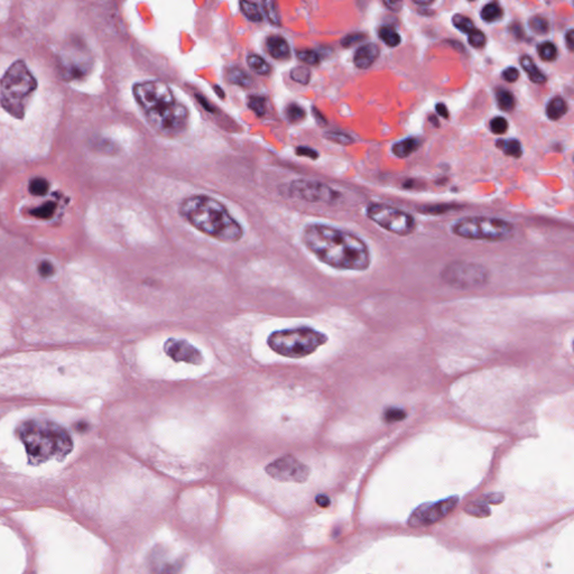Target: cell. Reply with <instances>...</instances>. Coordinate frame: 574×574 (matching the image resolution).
I'll list each match as a JSON object with an SVG mask.
<instances>
[{"instance_id": "obj_10", "label": "cell", "mask_w": 574, "mask_h": 574, "mask_svg": "<svg viewBox=\"0 0 574 574\" xmlns=\"http://www.w3.org/2000/svg\"><path fill=\"white\" fill-rule=\"evenodd\" d=\"M288 191L292 197L312 204H331L339 197L338 192L326 184L310 179H296L290 182Z\"/></svg>"}, {"instance_id": "obj_1", "label": "cell", "mask_w": 574, "mask_h": 574, "mask_svg": "<svg viewBox=\"0 0 574 574\" xmlns=\"http://www.w3.org/2000/svg\"><path fill=\"white\" fill-rule=\"evenodd\" d=\"M302 241L317 259L333 268L362 272L370 265V251L366 242L338 228L308 224L303 229Z\"/></svg>"}, {"instance_id": "obj_7", "label": "cell", "mask_w": 574, "mask_h": 574, "mask_svg": "<svg viewBox=\"0 0 574 574\" xmlns=\"http://www.w3.org/2000/svg\"><path fill=\"white\" fill-rule=\"evenodd\" d=\"M452 231L466 239L500 241L513 236L514 226L502 219L469 217L455 221Z\"/></svg>"}, {"instance_id": "obj_48", "label": "cell", "mask_w": 574, "mask_h": 574, "mask_svg": "<svg viewBox=\"0 0 574 574\" xmlns=\"http://www.w3.org/2000/svg\"><path fill=\"white\" fill-rule=\"evenodd\" d=\"M437 114H439V116L443 117V118H446V119H448V112L446 106L443 105V103H439V105H437Z\"/></svg>"}, {"instance_id": "obj_50", "label": "cell", "mask_w": 574, "mask_h": 574, "mask_svg": "<svg viewBox=\"0 0 574 574\" xmlns=\"http://www.w3.org/2000/svg\"><path fill=\"white\" fill-rule=\"evenodd\" d=\"M197 101L200 102L201 105L204 106V109L209 111H213L212 106L210 105L209 102L206 101V98L197 95Z\"/></svg>"}, {"instance_id": "obj_40", "label": "cell", "mask_w": 574, "mask_h": 574, "mask_svg": "<svg viewBox=\"0 0 574 574\" xmlns=\"http://www.w3.org/2000/svg\"><path fill=\"white\" fill-rule=\"evenodd\" d=\"M469 44L473 48H482L486 44V35L482 33V30H473L471 33H469Z\"/></svg>"}, {"instance_id": "obj_39", "label": "cell", "mask_w": 574, "mask_h": 574, "mask_svg": "<svg viewBox=\"0 0 574 574\" xmlns=\"http://www.w3.org/2000/svg\"><path fill=\"white\" fill-rule=\"evenodd\" d=\"M508 129V121L502 117H496L491 121V130L493 134H505Z\"/></svg>"}, {"instance_id": "obj_16", "label": "cell", "mask_w": 574, "mask_h": 574, "mask_svg": "<svg viewBox=\"0 0 574 574\" xmlns=\"http://www.w3.org/2000/svg\"><path fill=\"white\" fill-rule=\"evenodd\" d=\"M419 146H421V141L419 138H406L399 143L395 144L393 146V152L395 156H397L398 159H406L412 155L413 152L419 150Z\"/></svg>"}, {"instance_id": "obj_5", "label": "cell", "mask_w": 574, "mask_h": 574, "mask_svg": "<svg viewBox=\"0 0 574 574\" xmlns=\"http://www.w3.org/2000/svg\"><path fill=\"white\" fill-rule=\"evenodd\" d=\"M36 89L37 81L33 73L24 61H16L0 80V103L10 116L23 119Z\"/></svg>"}, {"instance_id": "obj_27", "label": "cell", "mask_w": 574, "mask_h": 574, "mask_svg": "<svg viewBox=\"0 0 574 574\" xmlns=\"http://www.w3.org/2000/svg\"><path fill=\"white\" fill-rule=\"evenodd\" d=\"M48 188H50V183L43 177H35L30 181V186H28L30 193L36 197H43L46 195Z\"/></svg>"}, {"instance_id": "obj_45", "label": "cell", "mask_w": 574, "mask_h": 574, "mask_svg": "<svg viewBox=\"0 0 574 574\" xmlns=\"http://www.w3.org/2000/svg\"><path fill=\"white\" fill-rule=\"evenodd\" d=\"M296 152H297V155L306 156V157H310L312 159H317V156H319L317 150H312L310 147H299L296 150Z\"/></svg>"}, {"instance_id": "obj_19", "label": "cell", "mask_w": 574, "mask_h": 574, "mask_svg": "<svg viewBox=\"0 0 574 574\" xmlns=\"http://www.w3.org/2000/svg\"><path fill=\"white\" fill-rule=\"evenodd\" d=\"M247 63L250 70L257 73L259 75H267L270 73V66L266 61L264 60L263 57L256 54H249L247 57Z\"/></svg>"}, {"instance_id": "obj_46", "label": "cell", "mask_w": 574, "mask_h": 574, "mask_svg": "<svg viewBox=\"0 0 574 574\" xmlns=\"http://www.w3.org/2000/svg\"><path fill=\"white\" fill-rule=\"evenodd\" d=\"M482 500L486 504H500L504 500V495H502V493H489L487 496H484Z\"/></svg>"}, {"instance_id": "obj_25", "label": "cell", "mask_w": 574, "mask_h": 574, "mask_svg": "<svg viewBox=\"0 0 574 574\" xmlns=\"http://www.w3.org/2000/svg\"><path fill=\"white\" fill-rule=\"evenodd\" d=\"M379 37L386 45L395 48L401 44L402 39L399 34L390 27H382L379 30Z\"/></svg>"}, {"instance_id": "obj_18", "label": "cell", "mask_w": 574, "mask_h": 574, "mask_svg": "<svg viewBox=\"0 0 574 574\" xmlns=\"http://www.w3.org/2000/svg\"><path fill=\"white\" fill-rule=\"evenodd\" d=\"M566 102L561 97L552 99L546 108V115L551 120H559L566 114Z\"/></svg>"}, {"instance_id": "obj_9", "label": "cell", "mask_w": 574, "mask_h": 574, "mask_svg": "<svg viewBox=\"0 0 574 574\" xmlns=\"http://www.w3.org/2000/svg\"><path fill=\"white\" fill-rule=\"evenodd\" d=\"M442 278L448 285L457 288H473L487 283L489 272L480 264L455 261L443 269Z\"/></svg>"}, {"instance_id": "obj_20", "label": "cell", "mask_w": 574, "mask_h": 574, "mask_svg": "<svg viewBox=\"0 0 574 574\" xmlns=\"http://www.w3.org/2000/svg\"><path fill=\"white\" fill-rule=\"evenodd\" d=\"M482 19L487 23L499 21L502 16V9L498 3H489L484 6L480 12Z\"/></svg>"}, {"instance_id": "obj_22", "label": "cell", "mask_w": 574, "mask_h": 574, "mask_svg": "<svg viewBox=\"0 0 574 574\" xmlns=\"http://www.w3.org/2000/svg\"><path fill=\"white\" fill-rule=\"evenodd\" d=\"M239 6L242 14L248 18L249 21H263V14L260 12V8L258 7L257 3H249V1H240Z\"/></svg>"}, {"instance_id": "obj_21", "label": "cell", "mask_w": 574, "mask_h": 574, "mask_svg": "<svg viewBox=\"0 0 574 574\" xmlns=\"http://www.w3.org/2000/svg\"><path fill=\"white\" fill-rule=\"evenodd\" d=\"M228 79L231 83L237 84L240 87H249L251 84V78L244 70L240 68H232L228 71Z\"/></svg>"}, {"instance_id": "obj_28", "label": "cell", "mask_w": 574, "mask_h": 574, "mask_svg": "<svg viewBox=\"0 0 574 574\" xmlns=\"http://www.w3.org/2000/svg\"><path fill=\"white\" fill-rule=\"evenodd\" d=\"M261 6H263L264 12H265L267 19L272 24H281V16H279L277 3H273V1H265V3H261Z\"/></svg>"}, {"instance_id": "obj_4", "label": "cell", "mask_w": 574, "mask_h": 574, "mask_svg": "<svg viewBox=\"0 0 574 574\" xmlns=\"http://www.w3.org/2000/svg\"><path fill=\"white\" fill-rule=\"evenodd\" d=\"M17 435L24 444L32 464L63 460L73 448V441L68 430L46 419L23 422L18 426Z\"/></svg>"}, {"instance_id": "obj_47", "label": "cell", "mask_w": 574, "mask_h": 574, "mask_svg": "<svg viewBox=\"0 0 574 574\" xmlns=\"http://www.w3.org/2000/svg\"><path fill=\"white\" fill-rule=\"evenodd\" d=\"M574 36H573V30H570L568 32V34L565 35V39H566V44H568V48L570 51H573V45H574Z\"/></svg>"}, {"instance_id": "obj_37", "label": "cell", "mask_w": 574, "mask_h": 574, "mask_svg": "<svg viewBox=\"0 0 574 574\" xmlns=\"http://www.w3.org/2000/svg\"><path fill=\"white\" fill-rule=\"evenodd\" d=\"M297 57H299V60L306 63V64H310V66H317L320 62L319 54L315 51H312V50H303V51L299 52Z\"/></svg>"}, {"instance_id": "obj_14", "label": "cell", "mask_w": 574, "mask_h": 574, "mask_svg": "<svg viewBox=\"0 0 574 574\" xmlns=\"http://www.w3.org/2000/svg\"><path fill=\"white\" fill-rule=\"evenodd\" d=\"M378 55H379V48L374 43L362 45V48L357 50L356 54L353 57V62L359 69H368L374 64Z\"/></svg>"}, {"instance_id": "obj_35", "label": "cell", "mask_w": 574, "mask_h": 574, "mask_svg": "<svg viewBox=\"0 0 574 574\" xmlns=\"http://www.w3.org/2000/svg\"><path fill=\"white\" fill-rule=\"evenodd\" d=\"M266 100L263 97H250L248 106L251 110L254 111L257 116L261 117L266 110Z\"/></svg>"}, {"instance_id": "obj_32", "label": "cell", "mask_w": 574, "mask_h": 574, "mask_svg": "<svg viewBox=\"0 0 574 574\" xmlns=\"http://www.w3.org/2000/svg\"><path fill=\"white\" fill-rule=\"evenodd\" d=\"M285 115H286V118L290 123H295L304 119L305 111L301 106L290 103V105L287 106Z\"/></svg>"}, {"instance_id": "obj_6", "label": "cell", "mask_w": 574, "mask_h": 574, "mask_svg": "<svg viewBox=\"0 0 574 574\" xmlns=\"http://www.w3.org/2000/svg\"><path fill=\"white\" fill-rule=\"evenodd\" d=\"M328 342V337L311 326L277 330L268 335L267 346L285 358L301 359L315 353Z\"/></svg>"}, {"instance_id": "obj_41", "label": "cell", "mask_w": 574, "mask_h": 574, "mask_svg": "<svg viewBox=\"0 0 574 574\" xmlns=\"http://www.w3.org/2000/svg\"><path fill=\"white\" fill-rule=\"evenodd\" d=\"M364 39H365V35H364V34H350V35L346 36V37L341 41V44L344 45V48H350V46H353V45L356 44V43L360 42V41H362Z\"/></svg>"}, {"instance_id": "obj_44", "label": "cell", "mask_w": 574, "mask_h": 574, "mask_svg": "<svg viewBox=\"0 0 574 574\" xmlns=\"http://www.w3.org/2000/svg\"><path fill=\"white\" fill-rule=\"evenodd\" d=\"M39 274L44 277H48L54 274V267L50 261H42L39 264Z\"/></svg>"}, {"instance_id": "obj_11", "label": "cell", "mask_w": 574, "mask_h": 574, "mask_svg": "<svg viewBox=\"0 0 574 574\" xmlns=\"http://www.w3.org/2000/svg\"><path fill=\"white\" fill-rule=\"evenodd\" d=\"M459 502L457 496L450 497L446 499L437 502H428L419 506L408 519L410 527L428 526L430 524L437 523L439 520L450 514Z\"/></svg>"}, {"instance_id": "obj_13", "label": "cell", "mask_w": 574, "mask_h": 574, "mask_svg": "<svg viewBox=\"0 0 574 574\" xmlns=\"http://www.w3.org/2000/svg\"><path fill=\"white\" fill-rule=\"evenodd\" d=\"M266 471L268 475L275 477L276 479L290 482H302L308 473V468L290 455L281 457L274 461L267 466Z\"/></svg>"}, {"instance_id": "obj_15", "label": "cell", "mask_w": 574, "mask_h": 574, "mask_svg": "<svg viewBox=\"0 0 574 574\" xmlns=\"http://www.w3.org/2000/svg\"><path fill=\"white\" fill-rule=\"evenodd\" d=\"M266 48L270 57L276 60H287L290 57V45L283 36H269L266 41Z\"/></svg>"}, {"instance_id": "obj_8", "label": "cell", "mask_w": 574, "mask_h": 574, "mask_svg": "<svg viewBox=\"0 0 574 574\" xmlns=\"http://www.w3.org/2000/svg\"><path fill=\"white\" fill-rule=\"evenodd\" d=\"M367 217L385 230L398 236H408L415 229V219L410 213L387 204L368 206Z\"/></svg>"}, {"instance_id": "obj_36", "label": "cell", "mask_w": 574, "mask_h": 574, "mask_svg": "<svg viewBox=\"0 0 574 574\" xmlns=\"http://www.w3.org/2000/svg\"><path fill=\"white\" fill-rule=\"evenodd\" d=\"M324 137L329 139V141L340 144V145H350V144L353 143V138L350 137L349 135L344 134V132H328L324 134Z\"/></svg>"}, {"instance_id": "obj_26", "label": "cell", "mask_w": 574, "mask_h": 574, "mask_svg": "<svg viewBox=\"0 0 574 574\" xmlns=\"http://www.w3.org/2000/svg\"><path fill=\"white\" fill-rule=\"evenodd\" d=\"M497 102H498V106H499L502 110L511 111L514 109V96L507 90L499 89L497 91Z\"/></svg>"}, {"instance_id": "obj_3", "label": "cell", "mask_w": 574, "mask_h": 574, "mask_svg": "<svg viewBox=\"0 0 574 574\" xmlns=\"http://www.w3.org/2000/svg\"><path fill=\"white\" fill-rule=\"evenodd\" d=\"M179 212L192 227L219 241L233 244L244 237L241 224L220 201L209 195L186 197L179 204Z\"/></svg>"}, {"instance_id": "obj_30", "label": "cell", "mask_w": 574, "mask_h": 574, "mask_svg": "<svg viewBox=\"0 0 574 574\" xmlns=\"http://www.w3.org/2000/svg\"><path fill=\"white\" fill-rule=\"evenodd\" d=\"M528 24L531 30L538 35H544L550 30L548 21L542 16H534V17L531 18Z\"/></svg>"}, {"instance_id": "obj_2", "label": "cell", "mask_w": 574, "mask_h": 574, "mask_svg": "<svg viewBox=\"0 0 574 574\" xmlns=\"http://www.w3.org/2000/svg\"><path fill=\"white\" fill-rule=\"evenodd\" d=\"M132 95L147 123L164 137H177L186 130L190 120L186 106L177 101L173 91L161 81H143L134 84Z\"/></svg>"}, {"instance_id": "obj_31", "label": "cell", "mask_w": 574, "mask_h": 574, "mask_svg": "<svg viewBox=\"0 0 574 574\" xmlns=\"http://www.w3.org/2000/svg\"><path fill=\"white\" fill-rule=\"evenodd\" d=\"M538 54L541 57L542 60L547 61V62H552L555 60L557 57V50L554 46L553 43L545 42L542 43L537 48Z\"/></svg>"}, {"instance_id": "obj_23", "label": "cell", "mask_w": 574, "mask_h": 574, "mask_svg": "<svg viewBox=\"0 0 574 574\" xmlns=\"http://www.w3.org/2000/svg\"><path fill=\"white\" fill-rule=\"evenodd\" d=\"M497 147L500 148L506 155L513 157H520L522 156V145L516 139H507V141H497Z\"/></svg>"}, {"instance_id": "obj_17", "label": "cell", "mask_w": 574, "mask_h": 574, "mask_svg": "<svg viewBox=\"0 0 574 574\" xmlns=\"http://www.w3.org/2000/svg\"><path fill=\"white\" fill-rule=\"evenodd\" d=\"M520 64L523 66L524 71L526 72L528 78L532 80L534 83H544L546 81V77L542 73L541 70L538 69L535 66V63L533 61L532 57L524 55L520 59Z\"/></svg>"}, {"instance_id": "obj_29", "label": "cell", "mask_w": 574, "mask_h": 574, "mask_svg": "<svg viewBox=\"0 0 574 574\" xmlns=\"http://www.w3.org/2000/svg\"><path fill=\"white\" fill-rule=\"evenodd\" d=\"M290 79L299 84H308L311 80V71L305 66H296L290 70Z\"/></svg>"}, {"instance_id": "obj_24", "label": "cell", "mask_w": 574, "mask_h": 574, "mask_svg": "<svg viewBox=\"0 0 574 574\" xmlns=\"http://www.w3.org/2000/svg\"><path fill=\"white\" fill-rule=\"evenodd\" d=\"M466 511L471 516L479 518L488 517L491 515V508L488 507L487 504L484 500L471 502V504L466 506Z\"/></svg>"}, {"instance_id": "obj_33", "label": "cell", "mask_w": 574, "mask_h": 574, "mask_svg": "<svg viewBox=\"0 0 574 574\" xmlns=\"http://www.w3.org/2000/svg\"><path fill=\"white\" fill-rule=\"evenodd\" d=\"M452 23L455 25L457 30H460L462 33H471L475 30V25L470 18L462 15H455L452 18Z\"/></svg>"}, {"instance_id": "obj_43", "label": "cell", "mask_w": 574, "mask_h": 574, "mask_svg": "<svg viewBox=\"0 0 574 574\" xmlns=\"http://www.w3.org/2000/svg\"><path fill=\"white\" fill-rule=\"evenodd\" d=\"M451 208L452 206H448V204H446V206H443V204H441V206H428V208H425V209L421 210V212L422 211H423V212L424 213H432V215H439V213L446 212V211H448V210H451Z\"/></svg>"}, {"instance_id": "obj_12", "label": "cell", "mask_w": 574, "mask_h": 574, "mask_svg": "<svg viewBox=\"0 0 574 574\" xmlns=\"http://www.w3.org/2000/svg\"><path fill=\"white\" fill-rule=\"evenodd\" d=\"M163 350L175 362L200 366L204 360L200 350L186 339L168 338L164 342Z\"/></svg>"}, {"instance_id": "obj_34", "label": "cell", "mask_w": 574, "mask_h": 574, "mask_svg": "<svg viewBox=\"0 0 574 574\" xmlns=\"http://www.w3.org/2000/svg\"><path fill=\"white\" fill-rule=\"evenodd\" d=\"M54 210H55V204L53 202H48V204H43L37 209L32 210L30 215H34L36 218L50 219L54 215Z\"/></svg>"}, {"instance_id": "obj_38", "label": "cell", "mask_w": 574, "mask_h": 574, "mask_svg": "<svg viewBox=\"0 0 574 574\" xmlns=\"http://www.w3.org/2000/svg\"><path fill=\"white\" fill-rule=\"evenodd\" d=\"M405 416H406V414L401 408L390 407L384 413V421L387 422V423H395V422H399L405 419Z\"/></svg>"}, {"instance_id": "obj_42", "label": "cell", "mask_w": 574, "mask_h": 574, "mask_svg": "<svg viewBox=\"0 0 574 574\" xmlns=\"http://www.w3.org/2000/svg\"><path fill=\"white\" fill-rule=\"evenodd\" d=\"M502 78L507 82H516L519 78V72L516 68H508L502 72Z\"/></svg>"}, {"instance_id": "obj_49", "label": "cell", "mask_w": 574, "mask_h": 574, "mask_svg": "<svg viewBox=\"0 0 574 574\" xmlns=\"http://www.w3.org/2000/svg\"><path fill=\"white\" fill-rule=\"evenodd\" d=\"M402 5H403V3H402L401 1H393V3L392 1H387V3H385V6L388 7V9L394 10V12L395 10L398 12V10L402 8Z\"/></svg>"}, {"instance_id": "obj_51", "label": "cell", "mask_w": 574, "mask_h": 574, "mask_svg": "<svg viewBox=\"0 0 574 574\" xmlns=\"http://www.w3.org/2000/svg\"><path fill=\"white\" fill-rule=\"evenodd\" d=\"M317 502H319V504H320L321 506H323V507H326V506L329 505V499L324 496L320 497V498L317 499Z\"/></svg>"}, {"instance_id": "obj_52", "label": "cell", "mask_w": 574, "mask_h": 574, "mask_svg": "<svg viewBox=\"0 0 574 574\" xmlns=\"http://www.w3.org/2000/svg\"><path fill=\"white\" fill-rule=\"evenodd\" d=\"M215 92L218 95L219 97H221V98H224V92L222 91L221 88L218 87V86H215Z\"/></svg>"}]
</instances>
